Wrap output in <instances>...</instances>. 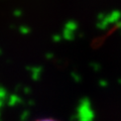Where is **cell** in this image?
I'll return each instance as SVG.
<instances>
[{
    "label": "cell",
    "instance_id": "1",
    "mask_svg": "<svg viewBox=\"0 0 121 121\" xmlns=\"http://www.w3.org/2000/svg\"><path fill=\"white\" fill-rule=\"evenodd\" d=\"M35 121H60L58 119H55V118H52V117H43V118H39V119H36Z\"/></svg>",
    "mask_w": 121,
    "mask_h": 121
}]
</instances>
